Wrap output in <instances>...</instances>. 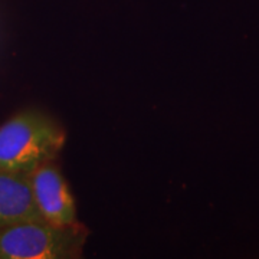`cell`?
<instances>
[{"mask_svg": "<svg viewBox=\"0 0 259 259\" xmlns=\"http://www.w3.org/2000/svg\"><path fill=\"white\" fill-rule=\"evenodd\" d=\"M29 179L33 202L44 221L58 226L78 222L72 193L54 161L37 167L29 175Z\"/></svg>", "mask_w": 259, "mask_h": 259, "instance_id": "obj_3", "label": "cell"}, {"mask_svg": "<svg viewBox=\"0 0 259 259\" xmlns=\"http://www.w3.org/2000/svg\"><path fill=\"white\" fill-rule=\"evenodd\" d=\"M42 219L33 202L29 175L0 168V228Z\"/></svg>", "mask_w": 259, "mask_h": 259, "instance_id": "obj_4", "label": "cell"}, {"mask_svg": "<svg viewBox=\"0 0 259 259\" xmlns=\"http://www.w3.org/2000/svg\"><path fill=\"white\" fill-rule=\"evenodd\" d=\"M88 229L76 222L58 226L32 219L0 228V259H78Z\"/></svg>", "mask_w": 259, "mask_h": 259, "instance_id": "obj_2", "label": "cell"}, {"mask_svg": "<svg viewBox=\"0 0 259 259\" xmlns=\"http://www.w3.org/2000/svg\"><path fill=\"white\" fill-rule=\"evenodd\" d=\"M65 130L45 112L28 108L0 125V168L30 175L55 161L65 146Z\"/></svg>", "mask_w": 259, "mask_h": 259, "instance_id": "obj_1", "label": "cell"}]
</instances>
